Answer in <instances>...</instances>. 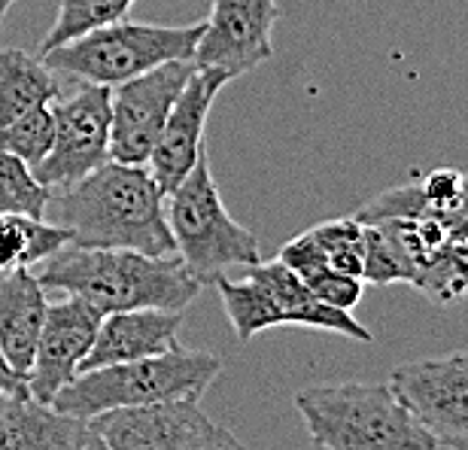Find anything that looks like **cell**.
I'll return each mask as SVG.
<instances>
[{"mask_svg":"<svg viewBox=\"0 0 468 450\" xmlns=\"http://www.w3.org/2000/svg\"><path fill=\"white\" fill-rule=\"evenodd\" d=\"M277 0H213L210 18L195 46V68H213L229 77H243L274 55Z\"/></svg>","mask_w":468,"mask_h":450,"instance_id":"8fae6325","label":"cell"},{"mask_svg":"<svg viewBox=\"0 0 468 450\" xmlns=\"http://www.w3.org/2000/svg\"><path fill=\"white\" fill-rule=\"evenodd\" d=\"M98 323L101 314L95 307L73 295H64L61 302L46 307V320L27 369V392L37 402L52 405V399L77 378L95 341Z\"/></svg>","mask_w":468,"mask_h":450,"instance_id":"5bb4252c","label":"cell"},{"mask_svg":"<svg viewBox=\"0 0 468 450\" xmlns=\"http://www.w3.org/2000/svg\"><path fill=\"white\" fill-rule=\"evenodd\" d=\"M89 426L110 450H201L217 429L195 399L104 411Z\"/></svg>","mask_w":468,"mask_h":450,"instance_id":"7c38bea8","label":"cell"},{"mask_svg":"<svg viewBox=\"0 0 468 450\" xmlns=\"http://www.w3.org/2000/svg\"><path fill=\"white\" fill-rule=\"evenodd\" d=\"M49 198L52 189L37 180L34 167L0 149V213L43 220L49 210Z\"/></svg>","mask_w":468,"mask_h":450,"instance_id":"7402d4cb","label":"cell"},{"mask_svg":"<svg viewBox=\"0 0 468 450\" xmlns=\"http://www.w3.org/2000/svg\"><path fill=\"white\" fill-rule=\"evenodd\" d=\"M40 265L37 280L46 293L82 298L101 316L144 307L183 311L201 293V280L176 252L146 256L134 250H91L64 243Z\"/></svg>","mask_w":468,"mask_h":450,"instance_id":"7a4b0ae2","label":"cell"},{"mask_svg":"<svg viewBox=\"0 0 468 450\" xmlns=\"http://www.w3.org/2000/svg\"><path fill=\"white\" fill-rule=\"evenodd\" d=\"M387 383L438 447L468 450V350L401 362Z\"/></svg>","mask_w":468,"mask_h":450,"instance_id":"ba28073f","label":"cell"},{"mask_svg":"<svg viewBox=\"0 0 468 450\" xmlns=\"http://www.w3.org/2000/svg\"><path fill=\"white\" fill-rule=\"evenodd\" d=\"M453 238H460V241H468V208L463 213V220L456 222V229H453Z\"/></svg>","mask_w":468,"mask_h":450,"instance_id":"4dcf8cb0","label":"cell"},{"mask_svg":"<svg viewBox=\"0 0 468 450\" xmlns=\"http://www.w3.org/2000/svg\"><path fill=\"white\" fill-rule=\"evenodd\" d=\"M219 371L222 359L217 353L174 347V350L146 356V359L104 365V369L77 374L52 399V408L61 414L91 420L104 411L153 405V402H201L204 392L219 378Z\"/></svg>","mask_w":468,"mask_h":450,"instance_id":"277c9868","label":"cell"},{"mask_svg":"<svg viewBox=\"0 0 468 450\" xmlns=\"http://www.w3.org/2000/svg\"><path fill=\"white\" fill-rule=\"evenodd\" d=\"M89 420L37 402L31 392L0 396V450H77Z\"/></svg>","mask_w":468,"mask_h":450,"instance_id":"e0dca14e","label":"cell"},{"mask_svg":"<svg viewBox=\"0 0 468 450\" xmlns=\"http://www.w3.org/2000/svg\"><path fill=\"white\" fill-rule=\"evenodd\" d=\"M165 217L174 238V252L186 262V268L204 284L226 274L229 268H250L261 262L259 238L222 204L217 180L210 174L207 149L180 186L165 195Z\"/></svg>","mask_w":468,"mask_h":450,"instance_id":"5b68a950","label":"cell"},{"mask_svg":"<svg viewBox=\"0 0 468 450\" xmlns=\"http://www.w3.org/2000/svg\"><path fill=\"white\" fill-rule=\"evenodd\" d=\"M204 22L171 27L146 22H116L89 31L58 49L40 55L46 68L86 86L116 89L167 61H192Z\"/></svg>","mask_w":468,"mask_h":450,"instance_id":"8992f818","label":"cell"},{"mask_svg":"<svg viewBox=\"0 0 468 450\" xmlns=\"http://www.w3.org/2000/svg\"><path fill=\"white\" fill-rule=\"evenodd\" d=\"M213 284L219 289L222 307L240 344H250L259 332L274 326H304V329L335 332L362 344L374 341V335L350 314L316 302L304 280L280 259L250 265L243 280L219 274Z\"/></svg>","mask_w":468,"mask_h":450,"instance_id":"52a82bcc","label":"cell"},{"mask_svg":"<svg viewBox=\"0 0 468 450\" xmlns=\"http://www.w3.org/2000/svg\"><path fill=\"white\" fill-rule=\"evenodd\" d=\"M180 311H158V307L101 316L95 341H91V350L80 365V374L174 350V347H180Z\"/></svg>","mask_w":468,"mask_h":450,"instance_id":"9a60e30c","label":"cell"},{"mask_svg":"<svg viewBox=\"0 0 468 450\" xmlns=\"http://www.w3.org/2000/svg\"><path fill=\"white\" fill-rule=\"evenodd\" d=\"M314 241L320 243L325 259L335 271L362 280V222L359 220H329L311 229Z\"/></svg>","mask_w":468,"mask_h":450,"instance_id":"d4e9b609","label":"cell"},{"mask_svg":"<svg viewBox=\"0 0 468 450\" xmlns=\"http://www.w3.org/2000/svg\"><path fill=\"white\" fill-rule=\"evenodd\" d=\"M55 137V112L52 104L34 107L16 116L13 122L0 125V149L16 158H22L25 165L37 167L49 155Z\"/></svg>","mask_w":468,"mask_h":450,"instance_id":"603a6c76","label":"cell"},{"mask_svg":"<svg viewBox=\"0 0 468 450\" xmlns=\"http://www.w3.org/2000/svg\"><path fill=\"white\" fill-rule=\"evenodd\" d=\"M64 243H70V231L58 222L0 213V271L37 268Z\"/></svg>","mask_w":468,"mask_h":450,"instance_id":"d6986e66","label":"cell"},{"mask_svg":"<svg viewBox=\"0 0 468 450\" xmlns=\"http://www.w3.org/2000/svg\"><path fill=\"white\" fill-rule=\"evenodd\" d=\"M195 61H167L110 89V158L146 165Z\"/></svg>","mask_w":468,"mask_h":450,"instance_id":"9c48e42d","label":"cell"},{"mask_svg":"<svg viewBox=\"0 0 468 450\" xmlns=\"http://www.w3.org/2000/svg\"><path fill=\"white\" fill-rule=\"evenodd\" d=\"M314 445L323 450H438L389 383H323L295 392Z\"/></svg>","mask_w":468,"mask_h":450,"instance_id":"3957f363","label":"cell"},{"mask_svg":"<svg viewBox=\"0 0 468 450\" xmlns=\"http://www.w3.org/2000/svg\"><path fill=\"white\" fill-rule=\"evenodd\" d=\"M229 82V73L213 68H195L189 82L180 91V98L174 101L171 116H167L162 134L155 140L153 155L146 162L165 195L186 180V174L195 167L198 155L207 149L204 146V131H207L213 101H217V95Z\"/></svg>","mask_w":468,"mask_h":450,"instance_id":"4fadbf2b","label":"cell"},{"mask_svg":"<svg viewBox=\"0 0 468 450\" xmlns=\"http://www.w3.org/2000/svg\"><path fill=\"white\" fill-rule=\"evenodd\" d=\"M61 98L58 73L25 49H0V125Z\"/></svg>","mask_w":468,"mask_h":450,"instance_id":"ac0fdd59","label":"cell"},{"mask_svg":"<svg viewBox=\"0 0 468 450\" xmlns=\"http://www.w3.org/2000/svg\"><path fill=\"white\" fill-rule=\"evenodd\" d=\"M277 259L283 262L286 268H292L295 274L304 280V284H307V280H311L314 274H320V271L332 268V265H329V259H325L323 247L314 241L311 229L302 231L298 238H292L289 243H283V250H280V256H277Z\"/></svg>","mask_w":468,"mask_h":450,"instance_id":"4316f807","label":"cell"},{"mask_svg":"<svg viewBox=\"0 0 468 450\" xmlns=\"http://www.w3.org/2000/svg\"><path fill=\"white\" fill-rule=\"evenodd\" d=\"M77 450H110V447L104 445V438H101V435L95 433V429L89 426V433H86V438H82V442H80V447H77Z\"/></svg>","mask_w":468,"mask_h":450,"instance_id":"f546056e","label":"cell"},{"mask_svg":"<svg viewBox=\"0 0 468 450\" xmlns=\"http://www.w3.org/2000/svg\"><path fill=\"white\" fill-rule=\"evenodd\" d=\"M201 450H247V445L238 442V438L229 433V429L217 426V429H213V435L207 438V442H204Z\"/></svg>","mask_w":468,"mask_h":450,"instance_id":"f1b7e54d","label":"cell"},{"mask_svg":"<svg viewBox=\"0 0 468 450\" xmlns=\"http://www.w3.org/2000/svg\"><path fill=\"white\" fill-rule=\"evenodd\" d=\"M362 284L410 286V265L405 252L399 250L396 238L380 222H362Z\"/></svg>","mask_w":468,"mask_h":450,"instance_id":"cb8c5ba5","label":"cell"},{"mask_svg":"<svg viewBox=\"0 0 468 450\" xmlns=\"http://www.w3.org/2000/svg\"><path fill=\"white\" fill-rule=\"evenodd\" d=\"M307 289L314 293L316 302L335 307V311L350 314L356 305L362 302V280L353 274H344V271L325 268L320 274H314L307 280Z\"/></svg>","mask_w":468,"mask_h":450,"instance_id":"484cf974","label":"cell"},{"mask_svg":"<svg viewBox=\"0 0 468 450\" xmlns=\"http://www.w3.org/2000/svg\"><path fill=\"white\" fill-rule=\"evenodd\" d=\"M414 289L435 305H453L468 295V241L451 238L420 271Z\"/></svg>","mask_w":468,"mask_h":450,"instance_id":"44dd1931","label":"cell"},{"mask_svg":"<svg viewBox=\"0 0 468 450\" xmlns=\"http://www.w3.org/2000/svg\"><path fill=\"white\" fill-rule=\"evenodd\" d=\"M46 307V289L31 268L0 271V350L22 374L31 369Z\"/></svg>","mask_w":468,"mask_h":450,"instance_id":"2e32d148","label":"cell"},{"mask_svg":"<svg viewBox=\"0 0 468 450\" xmlns=\"http://www.w3.org/2000/svg\"><path fill=\"white\" fill-rule=\"evenodd\" d=\"M52 149L34 177L49 189H64L110 162V89L82 82L70 98L52 101Z\"/></svg>","mask_w":468,"mask_h":450,"instance_id":"30bf717a","label":"cell"},{"mask_svg":"<svg viewBox=\"0 0 468 450\" xmlns=\"http://www.w3.org/2000/svg\"><path fill=\"white\" fill-rule=\"evenodd\" d=\"M16 392H27V374L16 371L0 350V396H16Z\"/></svg>","mask_w":468,"mask_h":450,"instance_id":"83f0119b","label":"cell"},{"mask_svg":"<svg viewBox=\"0 0 468 450\" xmlns=\"http://www.w3.org/2000/svg\"><path fill=\"white\" fill-rule=\"evenodd\" d=\"M52 222L70 231V243L91 250H134L171 256L174 238L165 217V192L146 165L104 162L49 198Z\"/></svg>","mask_w":468,"mask_h":450,"instance_id":"6da1fadb","label":"cell"},{"mask_svg":"<svg viewBox=\"0 0 468 450\" xmlns=\"http://www.w3.org/2000/svg\"><path fill=\"white\" fill-rule=\"evenodd\" d=\"M16 0H0V25H4V18H6V13H9V6H13Z\"/></svg>","mask_w":468,"mask_h":450,"instance_id":"1f68e13d","label":"cell"},{"mask_svg":"<svg viewBox=\"0 0 468 450\" xmlns=\"http://www.w3.org/2000/svg\"><path fill=\"white\" fill-rule=\"evenodd\" d=\"M134 4L137 0H61L58 16H55L49 34L40 43V55L58 49V46L77 40L89 31L122 22Z\"/></svg>","mask_w":468,"mask_h":450,"instance_id":"ffe728a7","label":"cell"}]
</instances>
